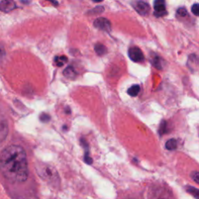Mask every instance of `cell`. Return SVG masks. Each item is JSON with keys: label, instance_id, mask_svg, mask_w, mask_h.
<instances>
[{"label": "cell", "instance_id": "obj_18", "mask_svg": "<svg viewBox=\"0 0 199 199\" xmlns=\"http://www.w3.org/2000/svg\"><path fill=\"white\" fill-rule=\"evenodd\" d=\"M191 177L195 183L199 184V172L198 171H193L191 174Z\"/></svg>", "mask_w": 199, "mask_h": 199}, {"label": "cell", "instance_id": "obj_5", "mask_svg": "<svg viewBox=\"0 0 199 199\" xmlns=\"http://www.w3.org/2000/svg\"><path fill=\"white\" fill-rule=\"evenodd\" d=\"M154 9V15L156 17H161L167 14V12L166 10L165 0H155Z\"/></svg>", "mask_w": 199, "mask_h": 199}, {"label": "cell", "instance_id": "obj_26", "mask_svg": "<svg viewBox=\"0 0 199 199\" xmlns=\"http://www.w3.org/2000/svg\"><path fill=\"white\" fill-rule=\"evenodd\" d=\"M21 2H25V3H28V0H20Z\"/></svg>", "mask_w": 199, "mask_h": 199}, {"label": "cell", "instance_id": "obj_2", "mask_svg": "<svg viewBox=\"0 0 199 199\" xmlns=\"http://www.w3.org/2000/svg\"><path fill=\"white\" fill-rule=\"evenodd\" d=\"M36 171L42 180L54 188L58 187L60 183L59 174L53 166L44 162H39L36 165Z\"/></svg>", "mask_w": 199, "mask_h": 199}, {"label": "cell", "instance_id": "obj_21", "mask_svg": "<svg viewBox=\"0 0 199 199\" xmlns=\"http://www.w3.org/2000/svg\"><path fill=\"white\" fill-rule=\"evenodd\" d=\"M84 161L86 162V163L89 164V165H90V164L93 163V159L92 158L89 156V152H86V153H85Z\"/></svg>", "mask_w": 199, "mask_h": 199}, {"label": "cell", "instance_id": "obj_9", "mask_svg": "<svg viewBox=\"0 0 199 199\" xmlns=\"http://www.w3.org/2000/svg\"><path fill=\"white\" fill-rule=\"evenodd\" d=\"M94 50H95V52L97 53L99 56H103L107 53V48H106L105 45L100 43L97 44V45L94 46Z\"/></svg>", "mask_w": 199, "mask_h": 199}, {"label": "cell", "instance_id": "obj_7", "mask_svg": "<svg viewBox=\"0 0 199 199\" xmlns=\"http://www.w3.org/2000/svg\"><path fill=\"white\" fill-rule=\"evenodd\" d=\"M16 8V4L13 0H2L0 2V10L4 13H9Z\"/></svg>", "mask_w": 199, "mask_h": 199}, {"label": "cell", "instance_id": "obj_11", "mask_svg": "<svg viewBox=\"0 0 199 199\" xmlns=\"http://www.w3.org/2000/svg\"><path fill=\"white\" fill-rule=\"evenodd\" d=\"M68 58L65 55H61V56H56L54 58V62H55L56 65L58 67H62L65 65V63H67Z\"/></svg>", "mask_w": 199, "mask_h": 199}, {"label": "cell", "instance_id": "obj_10", "mask_svg": "<svg viewBox=\"0 0 199 199\" xmlns=\"http://www.w3.org/2000/svg\"><path fill=\"white\" fill-rule=\"evenodd\" d=\"M63 73L65 77H67V78L69 79H74L77 76L76 72L74 68L72 67V66H69V67L66 68V69L64 70Z\"/></svg>", "mask_w": 199, "mask_h": 199}, {"label": "cell", "instance_id": "obj_16", "mask_svg": "<svg viewBox=\"0 0 199 199\" xmlns=\"http://www.w3.org/2000/svg\"><path fill=\"white\" fill-rule=\"evenodd\" d=\"M152 63L158 69H162V63H161V58L158 55H155L152 60Z\"/></svg>", "mask_w": 199, "mask_h": 199}, {"label": "cell", "instance_id": "obj_8", "mask_svg": "<svg viewBox=\"0 0 199 199\" xmlns=\"http://www.w3.org/2000/svg\"><path fill=\"white\" fill-rule=\"evenodd\" d=\"M9 132L8 123L3 118H0V142L5 140Z\"/></svg>", "mask_w": 199, "mask_h": 199}, {"label": "cell", "instance_id": "obj_14", "mask_svg": "<svg viewBox=\"0 0 199 199\" xmlns=\"http://www.w3.org/2000/svg\"><path fill=\"white\" fill-rule=\"evenodd\" d=\"M186 191L196 199H199V190L192 186H187Z\"/></svg>", "mask_w": 199, "mask_h": 199}, {"label": "cell", "instance_id": "obj_27", "mask_svg": "<svg viewBox=\"0 0 199 199\" xmlns=\"http://www.w3.org/2000/svg\"><path fill=\"white\" fill-rule=\"evenodd\" d=\"M156 199H167V198H166V197H157V198H156Z\"/></svg>", "mask_w": 199, "mask_h": 199}, {"label": "cell", "instance_id": "obj_19", "mask_svg": "<svg viewBox=\"0 0 199 199\" xmlns=\"http://www.w3.org/2000/svg\"><path fill=\"white\" fill-rule=\"evenodd\" d=\"M191 12L194 15L199 16V4H194L191 7Z\"/></svg>", "mask_w": 199, "mask_h": 199}, {"label": "cell", "instance_id": "obj_4", "mask_svg": "<svg viewBox=\"0 0 199 199\" xmlns=\"http://www.w3.org/2000/svg\"><path fill=\"white\" fill-rule=\"evenodd\" d=\"M94 27L99 30H101L105 32H110L111 30V24L110 20L104 17L97 18L93 22Z\"/></svg>", "mask_w": 199, "mask_h": 199}, {"label": "cell", "instance_id": "obj_23", "mask_svg": "<svg viewBox=\"0 0 199 199\" xmlns=\"http://www.w3.org/2000/svg\"><path fill=\"white\" fill-rule=\"evenodd\" d=\"M5 54V51H4V48L2 46H0V58H2Z\"/></svg>", "mask_w": 199, "mask_h": 199}, {"label": "cell", "instance_id": "obj_24", "mask_svg": "<svg viewBox=\"0 0 199 199\" xmlns=\"http://www.w3.org/2000/svg\"><path fill=\"white\" fill-rule=\"evenodd\" d=\"M48 1H49V2H51V3L54 4V5H55V6L58 5V2L57 1H55V0H48Z\"/></svg>", "mask_w": 199, "mask_h": 199}, {"label": "cell", "instance_id": "obj_13", "mask_svg": "<svg viewBox=\"0 0 199 199\" xmlns=\"http://www.w3.org/2000/svg\"><path fill=\"white\" fill-rule=\"evenodd\" d=\"M177 147V141L175 139H171L166 142V148L168 150H174Z\"/></svg>", "mask_w": 199, "mask_h": 199}, {"label": "cell", "instance_id": "obj_25", "mask_svg": "<svg viewBox=\"0 0 199 199\" xmlns=\"http://www.w3.org/2000/svg\"><path fill=\"white\" fill-rule=\"evenodd\" d=\"M93 1L95 2H102L103 0H93Z\"/></svg>", "mask_w": 199, "mask_h": 199}, {"label": "cell", "instance_id": "obj_12", "mask_svg": "<svg viewBox=\"0 0 199 199\" xmlns=\"http://www.w3.org/2000/svg\"><path fill=\"white\" fill-rule=\"evenodd\" d=\"M140 92V86L139 85H133L128 89V93L131 97H136Z\"/></svg>", "mask_w": 199, "mask_h": 199}, {"label": "cell", "instance_id": "obj_20", "mask_svg": "<svg viewBox=\"0 0 199 199\" xmlns=\"http://www.w3.org/2000/svg\"><path fill=\"white\" fill-rule=\"evenodd\" d=\"M40 120L41 121V122H48L51 120V117H50V115H47V114H41L40 115Z\"/></svg>", "mask_w": 199, "mask_h": 199}, {"label": "cell", "instance_id": "obj_3", "mask_svg": "<svg viewBox=\"0 0 199 199\" xmlns=\"http://www.w3.org/2000/svg\"><path fill=\"white\" fill-rule=\"evenodd\" d=\"M128 56L131 60L135 62H142L145 59L142 51H141L140 48L136 46L129 48Z\"/></svg>", "mask_w": 199, "mask_h": 199}, {"label": "cell", "instance_id": "obj_17", "mask_svg": "<svg viewBox=\"0 0 199 199\" xmlns=\"http://www.w3.org/2000/svg\"><path fill=\"white\" fill-rule=\"evenodd\" d=\"M167 131V122L165 121H162L161 122L160 126H159V134L160 135H163L164 133H166Z\"/></svg>", "mask_w": 199, "mask_h": 199}, {"label": "cell", "instance_id": "obj_22", "mask_svg": "<svg viewBox=\"0 0 199 199\" xmlns=\"http://www.w3.org/2000/svg\"><path fill=\"white\" fill-rule=\"evenodd\" d=\"M187 10L184 8H180L177 10V14L180 15V16H187Z\"/></svg>", "mask_w": 199, "mask_h": 199}, {"label": "cell", "instance_id": "obj_15", "mask_svg": "<svg viewBox=\"0 0 199 199\" xmlns=\"http://www.w3.org/2000/svg\"><path fill=\"white\" fill-rule=\"evenodd\" d=\"M104 11V6H98L95 7V8L93 9V10L88 11V14L91 15V16H93V15L101 14V13H102Z\"/></svg>", "mask_w": 199, "mask_h": 199}, {"label": "cell", "instance_id": "obj_6", "mask_svg": "<svg viewBox=\"0 0 199 199\" xmlns=\"http://www.w3.org/2000/svg\"><path fill=\"white\" fill-rule=\"evenodd\" d=\"M134 8L142 16H147L150 11V7L148 3L143 1H138L134 4Z\"/></svg>", "mask_w": 199, "mask_h": 199}, {"label": "cell", "instance_id": "obj_1", "mask_svg": "<svg viewBox=\"0 0 199 199\" xmlns=\"http://www.w3.org/2000/svg\"><path fill=\"white\" fill-rule=\"evenodd\" d=\"M0 169L4 177L13 183H22L28 178L27 153L20 145L6 147L0 154Z\"/></svg>", "mask_w": 199, "mask_h": 199}]
</instances>
